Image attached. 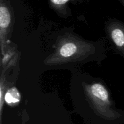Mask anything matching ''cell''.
<instances>
[{
    "label": "cell",
    "mask_w": 124,
    "mask_h": 124,
    "mask_svg": "<svg viewBox=\"0 0 124 124\" xmlns=\"http://www.w3.org/2000/svg\"><path fill=\"white\" fill-rule=\"evenodd\" d=\"M120 1H121V2L124 5V0H120Z\"/></svg>",
    "instance_id": "cell-7"
},
{
    "label": "cell",
    "mask_w": 124,
    "mask_h": 124,
    "mask_svg": "<svg viewBox=\"0 0 124 124\" xmlns=\"http://www.w3.org/2000/svg\"><path fill=\"white\" fill-rule=\"evenodd\" d=\"M71 73L70 95L73 107L87 124H124V110L116 107L103 79L80 70Z\"/></svg>",
    "instance_id": "cell-1"
},
{
    "label": "cell",
    "mask_w": 124,
    "mask_h": 124,
    "mask_svg": "<svg viewBox=\"0 0 124 124\" xmlns=\"http://www.w3.org/2000/svg\"><path fill=\"white\" fill-rule=\"evenodd\" d=\"M15 24V16L12 7L7 0L0 1V46L1 55L6 52L11 42Z\"/></svg>",
    "instance_id": "cell-3"
},
{
    "label": "cell",
    "mask_w": 124,
    "mask_h": 124,
    "mask_svg": "<svg viewBox=\"0 0 124 124\" xmlns=\"http://www.w3.org/2000/svg\"><path fill=\"white\" fill-rule=\"evenodd\" d=\"M106 38L111 48L124 59V23L110 18L104 24Z\"/></svg>",
    "instance_id": "cell-4"
},
{
    "label": "cell",
    "mask_w": 124,
    "mask_h": 124,
    "mask_svg": "<svg viewBox=\"0 0 124 124\" xmlns=\"http://www.w3.org/2000/svg\"><path fill=\"white\" fill-rule=\"evenodd\" d=\"M51 6L55 10L59 15L62 18H67L70 15L67 7L68 2L71 0H49Z\"/></svg>",
    "instance_id": "cell-6"
},
{
    "label": "cell",
    "mask_w": 124,
    "mask_h": 124,
    "mask_svg": "<svg viewBox=\"0 0 124 124\" xmlns=\"http://www.w3.org/2000/svg\"><path fill=\"white\" fill-rule=\"evenodd\" d=\"M21 100V94L18 90L14 86L7 88L5 93L4 102L8 105L15 106L19 104Z\"/></svg>",
    "instance_id": "cell-5"
},
{
    "label": "cell",
    "mask_w": 124,
    "mask_h": 124,
    "mask_svg": "<svg viewBox=\"0 0 124 124\" xmlns=\"http://www.w3.org/2000/svg\"><path fill=\"white\" fill-rule=\"evenodd\" d=\"M53 51L42 61L46 70H79L84 64L95 62L101 64L107 58L105 39L90 41L66 27L56 34Z\"/></svg>",
    "instance_id": "cell-2"
}]
</instances>
